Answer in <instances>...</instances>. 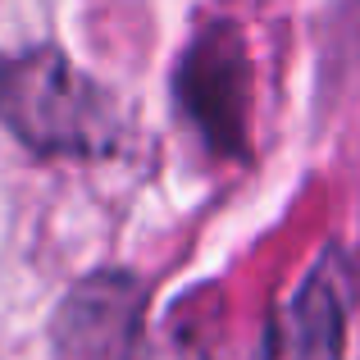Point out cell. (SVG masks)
Masks as SVG:
<instances>
[{
	"instance_id": "4",
	"label": "cell",
	"mask_w": 360,
	"mask_h": 360,
	"mask_svg": "<svg viewBox=\"0 0 360 360\" xmlns=\"http://www.w3.org/2000/svg\"><path fill=\"white\" fill-rule=\"evenodd\" d=\"M137 315V288L132 278H87L73 288V297L60 310V356L64 360H115L119 347L132 333Z\"/></svg>"
},
{
	"instance_id": "2",
	"label": "cell",
	"mask_w": 360,
	"mask_h": 360,
	"mask_svg": "<svg viewBox=\"0 0 360 360\" xmlns=\"http://www.w3.org/2000/svg\"><path fill=\"white\" fill-rule=\"evenodd\" d=\"M178 96H183V115L201 128L205 141H214L219 150H238L246 132L251 69L229 23H214L187 46L183 69H178Z\"/></svg>"
},
{
	"instance_id": "3",
	"label": "cell",
	"mask_w": 360,
	"mask_h": 360,
	"mask_svg": "<svg viewBox=\"0 0 360 360\" xmlns=\"http://www.w3.org/2000/svg\"><path fill=\"white\" fill-rule=\"evenodd\" d=\"M347 347V292L333 264L306 274L283 301L264 338V360H342Z\"/></svg>"
},
{
	"instance_id": "1",
	"label": "cell",
	"mask_w": 360,
	"mask_h": 360,
	"mask_svg": "<svg viewBox=\"0 0 360 360\" xmlns=\"http://www.w3.org/2000/svg\"><path fill=\"white\" fill-rule=\"evenodd\" d=\"M0 123L46 160H91L119 146L115 96L55 46H27L0 60Z\"/></svg>"
}]
</instances>
